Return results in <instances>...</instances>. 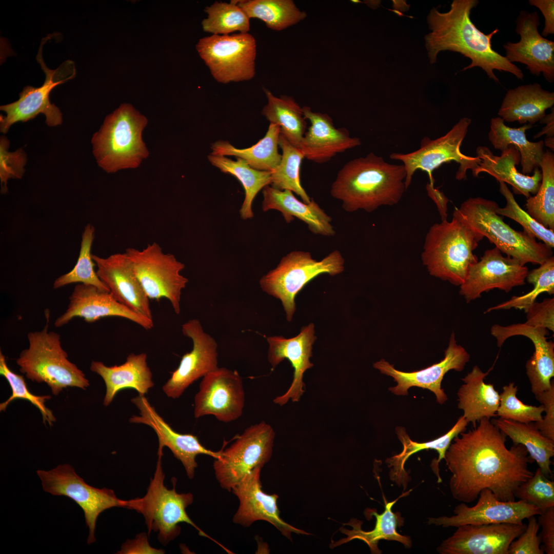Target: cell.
Instances as JSON below:
<instances>
[{
    "instance_id": "obj_1",
    "label": "cell",
    "mask_w": 554,
    "mask_h": 554,
    "mask_svg": "<svg viewBox=\"0 0 554 554\" xmlns=\"http://www.w3.org/2000/svg\"><path fill=\"white\" fill-rule=\"evenodd\" d=\"M459 435L444 458L451 473L449 486L452 497L471 503L488 489L500 501H515L518 488L534 473L529 468L533 460L525 447L513 444L507 448L506 434L485 418Z\"/></svg>"
},
{
    "instance_id": "obj_2",
    "label": "cell",
    "mask_w": 554,
    "mask_h": 554,
    "mask_svg": "<svg viewBox=\"0 0 554 554\" xmlns=\"http://www.w3.org/2000/svg\"><path fill=\"white\" fill-rule=\"evenodd\" d=\"M478 4V0H453L446 12H441L435 8L430 11L427 22L431 31L425 36L430 63L437 62L440 52L448 50L471 60V63L462 71L479 67L497 83L499 80L494 70L509 72L522 80L524 76L522 71L492 48V36L499 30L496 28L485 34L471 21V11Z\"/></svg>"
},
{
    "instance_id": "obj_3",
    "label": "cell",
    "mask_w": 554,
    "mask_h": 554,
    "mask_svg": "<svg viewBox=\"0 0 554 554\" xmlns=\"http://www.w3.org/2000/svg\"><path fill=\"white\" fill-rule=\"evenodd\" d=\"M403 165L391 164L372 152L346 163L332 183V196L342 202L347 212L363 209L368 212L383 205L392 206L406 189Z\"/></svg>"
},
{
    "instance_id": "obj_4",
    "label": "cell",
    "mask_w": 554,
    "mask_h": 554,
    "mask_svg": "<svg viewBox=\"0 0 554 554\" xmlns=\"http://www.w3.org/2000/svg\"><path fill=\"white\" fill-rule=\"evenodd\" d=\"M147 123L146 117L128 103L107 116L91 140L99 166L108 173L138 167L149 155L142 138Z\"/></svg>"
},
{
    "instance_id": "obj_5",
    "label": "cell",
    "mask_w": 554,
    "mask_h": 554,
    "mask_svg": "<svg viewBox=\"0 0 554 554\" xmlns=\"http://www.w3.org/2000/svg\"><path fill=\"white\" fill-rule=\"evenodd\" d=\"M484 236L452 217L433 225L427 233L422 260L429 273L462 285L469 268L478 261L474 250Z\"/></svg>"
},
{
    "instance_id": "obj_6",
    "label": "cell",
    "mask_w": 554,
    "mask_h": 554,
    "mask_svg": "<svg viewBox=\"0 0 554 554\" xmlns=\"http://www.w3.org/2000/svg\"><path fill=\"white\" fill-rule=\"evenodd\" d=\"M494 201L470 197L455 208L452 217L480 233L506 255L523 264L541 265L553 255L552 248L525 231H517L505 223Z\"/></svg>"
},
{
    "instance_id": "obj_7",
    "label": "cell",
    "mask_w": 554,
    "mask_h": 554,
    "mask_svg": "<svg viewBox=\"0 0 554 554\" xmlns=\"http://www.w3.org/2000/svg\"><path fill=\"white\" fill-rule=\"evenodd\" d=\"M49 316L50 311L47 309L44 328L28 333L29 347L23 350L16 360L20 371L32 381L46 383L55 395L67 387L86 389L89 382L83 372L68 359L60 335L48 331Z\"/></svg>"
},
{
    "instance_id": "obj_8",
    "label": "cell",
    "mask_w": 554,
    "mask_h": 554,
    "mask_svg": "<svg viewBox=\"0 0 554 554\" xmlns=\"http://www.w3.org/2000/svg\"><path fill=\"white\" fill-rule=\"evenodd\" d=\"M344 270V259L338 250L321 261L313 259L309 252L292 251L262 276L260 284L263 291L281 300L290 322L296 309L295 298L309 282L321 274L333 276Z\"/></svg>"
},
{
    "instance_id": "obj_9",
    "label": "cell",
    "mask_w": 554,
    "mask_h": 554,
    "mask_svg": "<svg viewBox=\"0 0 554 554\" xmlns=\"http://www.w3.org/2000/svg\"><path fill=\"white\" fill-rule=\"evenodd\" d=\"M162 456L158 455L156 469L142 498L129 500V509L142 513L145 520L149 535L152 530L158 532V539L167 545L180 533L179 524L185 522L199 531V535L210 538L199 528L187 515L186 509L191 504L193 496L191 493H179L175 490V481L172 489L164 485L165 474L162 466Z\"/></svg>"
},
{
    "instance_id": "obj_10",
    "label": "cell",
    "mask_w": 554,
    "mask_h": 554,
    "mask_svg": "<svg viewBox=\"0 0 554 554\" xmlns=\"http://www.w3.org/2000/svg\"><path fill=\"white\" fill-rule=\"evenodd\" d=\"M471 123L470 118L463 117L444 135L435 140L428 137H423L419 149L407 154L393 153L390 154L391 159L400 161L403 163L406 172V189L410 185L412 176L418 169L427 173L430 181L429 184L433 186V171L443 164L451 161H455L460 164L456 179L459 181L467 179V171L468 169L473 170L481 162L478 157L466 155L460 150Z\"/></svg>"
},
{
    "instance_id": "obj_11",
    "label": "cell",
    "mask_w": 554,
    "mask_h": 554,
    "mask_svg": "<svg viewBox=\"0 0 554 554\" xmlns=\"http://www.w3.org/2000/svg\"><path fill=\"white\" fill-rule=\"evenodd\" d=\"M196 49L219 83L249 81L255 76L256 45L249 33L206 36Z\"/></svg>"
},
{
    "instance_id": "obj_12",
    "label": "cell",
    "mask_w": 554,
    "mask_h": 554,
    "mask_svg": "<svg viewBox=\"0 0 554 554\" xmlns=\"http://www.w3.org/2000/svg\"><path fill=\"white\" fill-rule=\"evenodd\" d=\"M274 438L273 428L262 421L247 428L228 448L220 450L213 466L221 487L231 491L251 471L262 468L271 459Z\"/></svg>"
},
{
    "instance_id": "obj_13",
    "label": "cell",
    "mask_w": 554,
    "mask_h": 554,
    "mask_svg": "<svg viewBox=\"0 0 554 554\" xmlns=\"http://www.w3.org/2000/svg\"><path fill=\"white\" fill-rule=\"evenodd\" d=\"M125 253L148 298L167 299L180 314L182 291L188 282L181 274L185 265L174 255L164 253L155 242L142 250L128 248Z\"/></svg>"
},
{
    "instance_id": "obj_14",
    "label": "cell",
    "mask_w": 554,
    "mask_h": 554,
    "mask_svg": "<svg viewBox=\"0 0 554 554\" xmlns=\"http://www.w3.org/2000/svg\"><path fill=\"white\" fill-rule=\"evenodd\" d=\"M36 472L44 491L52 495L69 498L82 509L89 528L88 544L96 540L94 531L100 513L112 507H129V501L118 499L113 490L99 489L87 484L69 464L59 465L48 471L38 470Z\"/></svg>"
},
{
    "instance_id": "obj_15",
    "label": "cell",
    "mask_w": 554,
    "mask_h": 554,
    "mask_svg": "<svg viewBox=\"0 0 554 554\" xmlns=\"http://www.w3.org/2000/svg\"><path fill=\"white\" fill-rule=\"evenodd\" d=\"M42 45L43 43L36 59L46 74L45 82L39 87H24L17 101L1 106V110L6 113V116H0V130L3 133H6L12 124L27 122L40 113L45 114L46 123L49 126H56L62 123V113L58 107L50 103L49 95L56 86L75 77L74 63L68 60L55 70L49 69L43 60Z\"/></svg>"
},
{
    "instance_id": "obj_16",
    "label": "cell",
    "mask_w": 554,
    "mask_h": 554,
    "mask_svg": "<svg viewBox=\"0 0 554 554\" xmlns=\"http://www.w3.org/2000/svg\"><path fill=\"white\" fill-rule=\"evenodd\" d=\"M245 396L239 372L219 367L203 377L194 397V417L212 415L224 423L235 421L242 415Z\"/></svg>"
},
{
    "instance_id": "obj_17",
    "label": "cell",
    "mask_w": 554,
    "mask_h": 554,
    "mask_svg": "<svg viewBox=\"0 0 554 554\" xmlns=\"http://www.w3.org/2000/svg\"><path fill=\"white\" fill-rule=\"evenodd\" d=\"M528 268L518 260L504 256L496 247L486 250L480 260L469 268L460 293L467 303L482 293L497 288L507 293L525 283Z\"/></svg>"
},
{
    "instance_id": "obj_18",
    "label": "cell",
    "mask_w": 554,
    "mask_h": 554,
    "mask_svg": "<svg viewBox=\"0 0 554 554\" xmlns=\"http://www.w3.org/2000/svg\"><path fill=\"white\" fill-rule=\"evenodd\" d=\"M478 498V502L473 506L463 502L456 506L452 516L429 518L428 524L444 528L467 524H522L524 520L541 513L537 507L522 500L500 501L488 489L482 490Z\"/></svg>"
},
{
    "instance_id": "obj_19",
    "label": "cell",
    "mask_w": 554,
    "mask_h": 554,
    "mask_svg": "<svg viewBox=\"0 0 554 554\" xmlns=\"http://www.w3.org/2000/svg\"><path fill=\"white\" fill-rule=\"evenodd\" d=\"M182 330L192 340L193 348L183 355L178 367L163 386L165 394L173 399L180 397L194 382L219 368L217 343L204 331L200 321L189 320L182 325Z\"/></svg>"
},
{
    "instance_id": "obj_20",
    "label": "cell",
    "mask_w": 554,
    "mask_h": 554,
    "mask_svg": "<svg viewBox=\"0 0 554 554\" xmlns=\"http://www.w3.org/2000/svg\"><path fill=\"white\" fill-rule=\"evenodd\" d=\"M469 359V354L462 346L457 344L453 332L445 351L444 359L426 368L410 372H404L397 370L384 359L374 363L373 367L382 373L392 377L397 383V386L389 388L393 394L406 395L410 387H418L433 392L437 402L443 404L448 400L441 387L444 376L450 370L462 371Z\"/></svg>"
},
{
    "instance_id": "obj_21",
    "label": "cell",
    "mask_w": 554,
    "mask_h": 554,
    "mask_svg": "<svg viewBox=\"0 0 554 554\" xmlns=\"http://www.w3.org/2000/svg\"><path fill=\"white\" fill-rule=\"evenodd\" d=\"M516 23V32L520 36V40L503 45L505 56L511 63L525 65L533 75L539 76L542 73L545 80L552 83L554 81V42L539 33L538 12L522 10Z\"/></svg>"
},
{
    "instance_id": "obj_22",
    "label": "cell",
    "mask_w": 554,
    "mask_h": 554,
    "mask_svg": "<svg viewBox=\"0 0 554 554\" xmlns=\"http://www.w3.org/2000/svg\"><path fill=\"white\" fill-rule=\"evenodd\" d=\"M131 402L140 411V416H133L130 419L132 423L143 424L152 428L158 438L157 455L163 456V449L167 447L174 456L184 466L188 478L193 479L195 469L197 467L196 457L205 454L217 458L220 450L217 452L205 447L198 438L191 433H181L175 431L156 412L144 395H138L131 399Z\"/></svg>"
},
{
    "instance_id": "obj_23",
    "label": "cell",
    "mask_w": 554,
    "mask_h": 554,
    "mask_svg": "<svg viewBox=\"0 0 554 554\" xmlns=\"http://www.w3.org/2000/svg\"><path fill=\"white\" fill-rule=\"evenodd\" d=\"M526 525L500 523L464 525L437 547L440 554H508L511 543Z\"/></svg>"
},
{
    "instance_id": "obj_24",
    "label": "cell",
    "mask_w": 554,
    "mask_h": 554,
    "mask_svg": "<svg viewBox=\"0 0 554 554\" xmlns=\"http://www.w3.org/2000/svg\"><path fill=\"white\" fill-rule=\"evenodd\" d=\"M261 469V467L254 468L232 488L231 491L240 502L233 516V522L248 527L256 521H265L272 524L290 540L292 533L310 535L289 524L280 517L277 506L279 496L276 494H267L262 490L260 480Z\"/></svg>"
},
{
    "instance_id": "obj_25",
    "label": "cell",
    "mask_w": 554,
    "mask_h": 554,
    "mask_svg": "<svg viewBox=\"0 0 554 554\" xmlns=\"http://www.w3.org/2000/svg\"><path fill=\"white\" fill-rule=\"evenodd\" d=\"M69 299L67 310L54 322L57 327L66 325L76 317L83 318L89 323L104 317H121L146 330L151 329L154 325L153 320L138 314L120 303L110 292L102 290L92 285L77 284Z\"/></svg>"
},
{
    "instance_id": "obj_26",
    "label": "cell",
    "mask_w": 554,
    "mask_h": 554,
    "mask_svg": "<svg viewBox=\"0 0 554 554\" xmlns=\"http://www.w3.org/2000/svg\"><path fill=\"white\" fill-rule=\"evenodd\" d=\"M316 339L313 323L303 327L300 333L292 338L286 339L282 336L267 338L269 344L268 360L272 369L287 359L294 369L291 385L283 394L274 399L275 404L283 406L289 400L296 402L303 395L305 387L303 375L313 366L310 358L312 356V345Z\"/></svg>"
},
{
    "instance_id": "obj_27",
    "label": "cell",
    "mask_w": 554,
    "mask_h": 554,
    "mask_svg": "<svg viewBox=\"0 0 554 554\" xmlns=\"http://www.w3.org/2000/svg\"><path fill=\"white\" fill-rule=\"evenodd\" d=\"M97 275L112 296L130 309L152 319L149 299L138 280L126 253L107 258L92 254Z\"/></svg>"
},
{
    "instance_id": "obj_28",
    "label": "cell",
    "mask_w": 554,
    "mask_h": 554,
    "mask_svg": "<svg viewBox=\"0 0 554 554\" xmlns=\"http://www.w3.org/2000/svg\"><path fill=\"white\" fill-rule=\"evenodd\" d=\"M490 333L497 340V346L501 347L509 338L523 335L533 343L535 351L526 364V374L529 379L531 392L536 395L548 390L553 383L554 344L547 341L548 329L535 327L524 323L503 326L493 325Z\"/></svg>"
},
{
    "instance_id": "obj_29",
    "label": "cell",
    "mask_w": 554,
    "mask_h": 554,
    "mask_svg": "<svg viewBox=\"0 0 554 554\" xmlns=\"http://www.w3.org/2000/svg\"><path fill=\"white\" fill-rule=\"evenodd\" d=\"M302 109L304 117L310 123L299 147L305 159L325 163L338 153L361 145L360 139L350 136L347 129L336 128L327 114L313 112L307 106Z\"/></svg>"
},
{
    "instance_id": "obj_30",
    "label": "cell",
    "mask_w": 554,
    "mask_h": 554,
    "mask_svg": "<svg viewBox=\"0 0 554 554\" xmlns=\"http://www.w3.org/2000/svg\"><path fill=\"white\" fill-rule=\"evenodd\" d=\"M477 156L481 162L478 167L471 171L473 176L478 177L482 172L487 173L512 186L513 191L528 198L530 193L538 192L542 181V172L536 168L531 176L520 173L516 166L520 163L519 151L513 146H509L501 152L500 156L494 155L486 146H478L476 149Z\"/></svg>"
},
{
    "instance_id": "obj_31",
    "label": "cell",
    "mask_w": 554,
    "mask_h": 554,
    "mask_svg": "<svg viewBox=\"0 0 554 554\" xmlns=\"http://www.w3.org/2000/svg\"><path fill=\"white\" fill-rule=\"evenodd\" d=\"M145 353H131L120 365L107 366L100 361L91 362L90 370L103 378L106 387L103 402L105 406H108L123 389H134L140 395H144L153 387L152 374Z\"/></svg>"
},
{
    "instance_id": "obj_32",
    "label": "cell",
    "mask_w": 554,
    "mask_h": 554,
    "mask_svg": "<svg viewBox=\"0 0 554 554\" xmlns=\"http://www.w3.org/2000/svg\"><path fill=\"white\" fill-rule=\"evenodd\" d=\"M262 193L263 211L278 210L288 223L297 218L306 223L314 234L326 236L335 234L331 217L313 199L307 204L298 200L290 190H281L269 185L263 189Z\"/></svg>"
},
{
    "instance_id": "obj_33",
    "label": "cell",
    "mask_w": 554,
    "mask_h": 554,
    "mask_svg": "<svg viewBox=\"0 0 554 554\" xmlns=\"http://www.w3.org/2000/svg\"><path fill=\"white\" fill-rule=\"evenodd\" d=\"M468 424L466 420L462 416L445 434L434 440L422 443L412 441L404 427H397L395 428L396 433L402 444L403 449L400 453L387 458L385 461L389 469L390 479L399 487L402 486L404 490H405L411 480L404 468L407 460L413 454L422 450L434 449L437 451L439 456L437 459L432 462L431 466L438 478V483L442 482L439 464L442 459H444L445 452L453 439L461 432L466 431Z\"/></svg>"
},
{
    "instance_id": "obj_34",
    "label": "cell",
    "mask_w": 554,
    "mask_h": 554,
    "mask_svg": "<svg viewBox=\"0 0 554 554\" xmlns=\"http://www.w3.org/2000/svg\"><path fill=\"white\" fill-rule=\"evenodd\" d=\"M409 492L410 491L404 493L396 500L389 502L387 501L383 496L385 510L383 513L379 514L374 511V509L368 508L365 510L366 517L369 516L375 517V526L372 530L364 531L361 528L362 521L351 519L348 523L344 525L351 526L352 529L349 530L343 527L340 529L342 533L347 536V538L332 542L330 547L334 548L352 540L358 539L364 541L369 546L372 553H382V551L378 548L379 542L381 540L397 541L403 544L405 548H411L412 540L410 537L402 535L397 530L398 527L403 525L404 519L399 512H393L392 510L393 505L399 499L406 496Z\"/></svg>"
},
{
    "instance_id": "obj_35",
    "label": "cell",
    "mask_w": 554,
    "mask_h": 554,
    "mask_svg": "<svg viewBox=\"0 0 554 554\" xmlns=\"http://www.w3.org/2000/svg\"><path fill=\"white\" fill-rule=\"evenodd\" d=\"M492 367L484 372L477 365L462 380L464 384L457 392L458 408L463 411V416L473 427L483 418L497 416L500 404V394L493 385L484 380Z\"/></svg>"
},
{
    "instance_id": "obj_36",
    "label": "cell",
    "mask_w": 554,
    "mask_h": 554,
    "mask_svg": "<svg viewBox=\"0 0 554 554\" xmlns=\"http://www.w3.org/2000/svg\"><path fill=\"white\" fill-rule=\"evenodd\" d=\"M553 104L554 93L543 89L539 84L521 85L507 92L498 115L507 122L532 125L542 119Z\"/></svg>"
},
{
    "instance_id": "obj_37",
    "label": "cell",
    "mask_w": 554,
    "mask_h": 554,
    "mask_svg": "<svg viewBox=\"0 0 554 554\" xmlns=\"http://www.w3.org/2000/svg\"><path fill=\"white\" fill-rule=\"evenodd\" d=\"M531 127L532 125L525 124L519 128H511L499 116L491 118L488 133V139L494 148L502 152L512 146L519 151L524 174L530 173L540 167L545 153L544 141L532 142L526 138L525 132Z\"/></svg>"
},
{
    "instance_id": "obj_38",
    "label": "cell",
    "mask_w": 554,
    "mask_h": 554,
    "mask_svg": "<svg viewBox=\"0 0 554 554\" xmlns=\"http://www.w3.org/2000/svg\"><path fill=\"white\" fill-rule=\"evenodd\" d=\"M280 126L270 123L265 136L250 147L239 149L227 141L220 140L211 147L213 155L234 156L244 160L251 167L272 172L280 164L282 154L278 151Z\"/></svg>"
},
{
    "instance_id": "obj_39",
    "label": "cell",
    "mask_w": 554,
    "mask_h": 554,
    "mask_svg": "<svg viewBox=\"0 0 554 554\" xmlns=\"http://www.w3.org/2000/svg\"><path fill=\"white\" fill-rule=\"evenodd\" d=\"M491 421L509 437L514 444H521L525 447L544 475L547 478L552 475L550 459L554 456V441L544 436L533 422L523 423L500 418Z\"/></svg>"
},
{
    "instance_id": "obj_40",
    "label": "cell",
    "mask_w": 554,
    "mask_h": 554,
    "mask_svg": "<svg viewBox=\"0 0 554 554\" xmlns=\"http://www.w3.org/2000/svg\"><path fill=\"white\" fill-rule=\"evenodd\" d=\"M268 102L262 114L270 122L278 125L280 133L293 146L299 148L307 129L306 119L302 107L290 96L276 97L264 89Z\"/></svg>"
},
{
    "instance_id": "obj_41",
    "label": "cell",
    "mask_w": 554,
    "mask_h": 554,
    "mask_svg": "<svg viewBox=\"0 0 554 554\" xmlns=\"http://www.w3.org/2000/svg\"><path fill=\"white\" fill-rule=\"evenodd\" d=\"M208 159L212 165L223 172L234 176L241 183L245 195L240 210L241 217L243 220L253 217L252 202L261 190L271 184V172L255 169L240 158L233 161L225 156L210 154Z\"/></svg>"
},
{
    "instance_id": "obj_42",
    "label": "cell",
    "mask_w": 554,
    "mask_h": 554,
    "mask_svg": "<svg viewBox=\"0 0 554 554\" xmlns=\"http://www.w3.org/2000/svg\"><path fill=\"white\" fill-rule=\"evenodd\" d=\"M239 6L248 17L263 21L267 28L281 31L304 19L306 14L291 0H240Z\"/></svg>"
},
{
    "instance_id": "obj_43",
    "label": "cell",
    "mask_w": 554,
    "mask_h": 554,
    "mask_svg": "<svg viewBox=\"0 0 554 554\" xmlns=\"http://www.w3.org/2000/svg\"><path fill=\"white\" fill-rule=\"evenodd\" d=\"M279 146L282 150V158L278 167L271 172V186L281 190H290L299 196L303 202L309 203L311 199L302 186L300 180L301 165L305 159L303 153L281 133Z\"/></svg>"
},
{
    "instance_id": "obj_44",
    "label": "cell",
    "mask_w": 554,
    "mask_h": 554,
    "mask_svg": "<svg viewBox=\"0 0 554 554\" xmlns=\"http://www.w3.org/2000/svg\"><path fill=\"white\" fill-rule=\"evenodd\" d=\"M542 174L535 196L527 198L526 212L545 227L554 230V155L546 150L540 165Z\"/></svg>"
},
{
    "instance_id": "obj_45",
    "label": "cell",
    "mask_w": 554,
    "mask_h": 554,
    "mask_svg": "<svg viewBox=\"0 0 554 554\" xmlns=\"http://www.w3.org/2000/svg\"><path fill=\"white\" fill-rule=\"evenodd\" d=\"M204 11L207 16L202 22V28L212 35L230 34L236 31L248 33L250 30V18L236 1L215 2L207 6Z\"/></svg>"
},
{
    "instance_id": "obj_46",
    "label": "cell",
    "mask_w": 554,
    "mask_h": 554,
    "mask_svg": "<svg viewBox=\"0 0 554 554\" xmlns=\"http://www.w3.org/2000/svg\"><path fill=\"white\" fill-rule=\"evenodd\" d=\"M94 233L95 228L93 225L88 224L85 227L77 263L70 271L55 280L54 289L72 283H80L92 285L102 290L109 292V288L101 280L94 269L95 264L91 253Z\"/></svg>"
},
{
    "instance_id": "obj_47",
    "label": "cell",
    "mask_w": 554,
    "mask_h": 554,
    "mask_svg": "<svg viewBox=\"0 0 554 554\" xmlns=\"http://www.w3.org/2000/svg\"><path fill=\"white\" fill-rule=\"evenodd\" d=\"M528 283L533 285L532 289L522 295L513 296L510 300L489 308L486 312L491 311L515 308L523 310L526 313L530 307L536 302L538 296L546 292L554 293V257L551 256L538 268L534 269L526 278Z\"/></svg>"
},
{
    "instance_id": "obj_48",
    "label": "cell",
    "mask_w": 554,
    "mask_h": 554,
    "mask_svg": "<svg viewBox=\"0 0 554 554\" xmlns=\"http://www.w3.org/2000/svg\"><path fill=\"white\" fill-rule=\"evenodd\" d=\"M499 182V191L505 198L506 204L503 208L498 207L497 213L517 222L526 233L541 240L549 247L553 248L554 230L545 227L532 218L519 206L507 184L501 181Z\"/></svg>"
},
{
    "instance_id": "obj_49",
    "label": "cell",
    "mask_w": 554,
    "mask_h": 554,
    "mask_svg": "<svg viewBox=\"0 0 554 554\" xmlns=\"http://www.w3.org/2000/svg\"><path fill=\"white\" fill-rule=\"evenodd\" d=\"M0 374L5 378L12 390L11 395L5 402L1 403L0 410L5 411L8 404L16 399H24L30 402L41 412L43 422H47L50 426L56 421L51 410L47 408L45 402L51 399L49 395H36L28 390L24 377L13 372L8 367L6 358L0 352Z\"/></svg>"
},
{
    "instance_id": "obj_50",
    "label": "cell",
    "mask_w": 554,
    "mask_h": 554,
    "mask_svg": "<svg viewBox=\"0 0 554 554\" xmlns=\"http://www.w3.org/2000/svg\"><path fill=\"white\" fill-rule=\"evenodd\" d=\"M518 387L515 383L503 386L500 394V404L497 412L499 418L523 423L536 422L542 420L543 405L539 406L524 404L517 397Z\"/></svg>"
},
{
    "instance_id": "obj_51",
    "label": "cell",
    "mask_w": 554,
    "mask_h": 554,
    "mask_svg": "<svg viewBox=\"0 0 554 554\" xmlns=\"http://www.w3.org/2000/svg\"><path fill=\"white\" fill-rule=\"evenodd\" d=\"M515 498L537 507L541 513L554 507V482L538 468L535 473L517 489Z\"/></svg>"
},
{
    "instance_id": "obj_52",
    "label": "cell",
    "mask_w": 554,
    "mask_h": 554,
    "mask_svg": "<svg viewBox=\"0 0 554 554\" xmlns=\"http://www.w3.org/2000/svg\"><path fill=\"white\" fill-rule=\"evenodd\" d=\"M0 179L1 193L8 191L7 181L10 179H21L25 172L26 154L22 149L8 152L9 142L5 136H1L0 142Z\"/></svg>"
},
{
    "instance_id": "obj_53",
    "label": "cell",
    "mask_w": 554,
    "mask_h": 554,
    "mask_svg": "<svg viewBox=\"0 0 554 554\" xmlns=\"http://www.w3.org/2000/svg\"><path fill=\"white\" fill-rule=\"evenodd\" d=\"M524 531L510 544L508 554H543L540 547V538L538 536L540 525L535 516L528 519Z\"/></svg>"
},
{
    "instance_id": "obj_54",
    "label": "cell",
    "mask_w": 554,
    "mask_h": 554,
    "mask_svg": "<svg viewBox=\"0 0 554 554\" xmlns=\"http://www.w3.org/2000/svg\"><path fill=\"white\" fill-rule=\"evenodd\" d=\"M526 313L528 325L545 328L554 331V299H544L540 303L535 302Z\"/></svg>"
},
{
    "instance_id": "obj_55",
    "label": "cell",
    "mask_w": 554,
    "mask_h": 554,
    "mask_svg": "<svg viewBox=\"0 0 554 554\" xmlns=\"http://www.w3.org/2000/svg\"><path fill=\"white\" fill-rule=\"evenodd\" d=\"M535 396L543 405L545 415L534 425L544 436L554 441V383L550 389Z\"/></svg>"
},
{
    "instance_id": "obj_56",
    "label": "cell",
    "mask_w": 554,
    "mask_h": 554,
    "mask_svg": "<svg viewBox=\"0 0 554 554\" xmlns=\"http://www.w3.org/2000/svg\"><path fill=\"white\" fill-rule=\"evenodd\" d=\"M542 528L540 540L543 544L542 548L547 554L554 553V507H550L539 515L538 520Z\"/></svg>"
},
{
    "instance_id": "obj_57",
    "label": "cell",
    "mask_w": 554,
    "mask_h": 554,
    "mask_svg": "<svg viewBox=\"0 0 554 554\" xmlns=\"http://www.w3.org/2000/svg\"><path fill=\"white\" fill-rule=\"evenodd\" d=\"M529 3L530 5L537 7L544 16L545 25L542 32V35L544 36H547L549 34H553L554 1L529 0Z\"/></svg>"
},
{
    "instance_id": "obj_58",
    "label": "cell",
    "mask_w": 554,
    "mask_h": 554,
    "mask_svg": "<svg viewBox=\"0 0 554 554\" xmlns=\"http://www.w3.org/2000/svg\"><path fill=\"white\" fill-rule=\"evenodd\" d=\"M162 550L154 549L151 547L147 541V537L145 535H138L134 540L129 541L124 544L121 550L118 551L120 553H164Z\"/></svg>"
},
{
    "instance_id": "obj_59",
    "label": "cell",
    "mask_w": 554,
    "mask_h": 554,
    "mask_svg": "<svg viewBox=\"0 0 554 554\" xmlns=\"http://www.w3.org/2000/svg\"><path fill=\"white\" fill-rule=\"evenodd\" d=\"M426 190L428 196L433 200L437 206L442 221L446 220L447 216V204L449 201L448 199L443 192L435 188L434 186H431L429 183L426 185Z\"/></svg>"
},
{
    "instance_id": "obj_60",
    "label": "cell",
    "mask_w": 554,
    "mask_h": 554,
    "mask_svg": "<svg viewBox=\"0 0 554 554\" xmlns=\"http://www.w3.org/2000/svg\"><path fill=\"white\" fill-rule=\"evenodd\" d=\"M553 108H552L551 112L549 114L546 115L539 121L542 124H546V125L542 129L541 131L534 136V138H538L544 134L547 135L546 138L553 137Z\"/></svg>"
},
{
    "instance_id": "obj_61",
    "label": "cell",
    "mask_w": 554,
    "mask_h": 554,
    "mask_svg": "<svg viewBox=\"0 0 554 554\" xmlns=\"http://www.w3.org/2000/svg\"><path fill=\"white\" fill-rule=\"evenodd\" d=\"M553 137L546 138L544 142V145L548 147L552 151L554 150Z\"/></svg>"
}]
</instances>
